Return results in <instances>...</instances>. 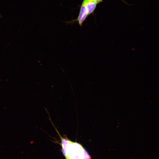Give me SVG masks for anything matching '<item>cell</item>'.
<instances>
[{"label": "cell", "mask_w": 159, "mask_h": 159, "mask_svg": "<svg viewBox=\"0 0 159 159\" xmlns=\"http://www.w3.org/2000/svg\"><path fill=\"white\" fill-rule=\"evenodd\" d=\"M56 130L60 138L62 152L66 159H91L81 144L73 142L66 137H62L56 128Z\"/></svg>", "instance_id": "1"}, {"label": "cell", "mask_w": 159, "mask_h": 159, "mask_svg": "<svg viewBox=\"0 0 159 159\" xmlns=\"http://www.w3.org/2000/svg\"><path fill=\"white\" fill-rule=\"evenodd\" d=\"M86 8L83 3L82 2L80 7V11L77 18L72 21H67V24H73L76 22L78 23L79 26L81 27L84 22L86 20L88 16Z\"/></svg>", "instance_id": "2"}, {"label": "cell", "mask_w": 159, "mask_h": 159, "mask_svg": "<svg viewBox=\"0 0 159 159\" xmlns=\"http://www.w3.org/2000/svg\"><path fill=\"white\" fill-rule=\"evenodd\" d=\"M82 2L85 5L88 15L93 14L96 8L97 4L93 1H83Z\"/></svg>", "instance_id": "3"}, {"label": "cell", "mask_w": 159, "mask_h": 159, "mask_svg": "<svg viewBox=\"0 0 159 159\" xmlns=\"http://www.w3.org/2000/svg\"><path fill=\"white\" fill-rule=\"evenodd\" d=\"M103 0H83V1H93L97 4L100 3L102 2Z\"/></svg>", "instance_id": "4"}, {"label": "cell", "mask_w": 159, "mask_h": 159, "mask_svg": "<svg viewBox=\"0 0 159 159\" xmlns=\"http://www.w3.org/2000/svg\"><path fill=\"white\" fill-rule=\"evenodd\" d=\"M0 17H1V15H0Z\"/></svg>", "instance_id": "5"}]
</instances>
